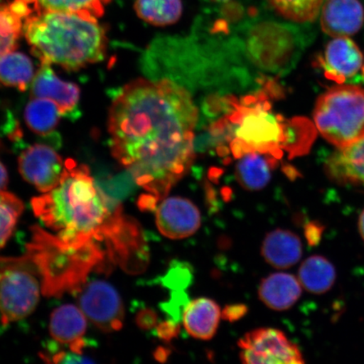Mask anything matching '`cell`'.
Here are the masks:
<instances>
[{"mask_svg": "<svg viewBox=\"0 0 364 364\" xmlns=\"http://www.w3.org/2000/svg\"><path fill=\"white\" fill-rule=\"evenodd\" d=\"M198 119L191 94L175 81L131 82L109 111L113 156L159 201L193 165Z\"/></svg>", "mask_w": 364, "mask_h": 364, "instance_id": "1", "label": "cell"}, {"mask_svg": "<svg viewBox=\"0 0 364 364\" xmlns=\"http://www.w3.org/2000/svg\"><path fill=\"white\" fill-rule=\"evenodd\" d=\"M35 215L63 242L84 245L97 242L107 247L125 217L119 203L105 195L95 184L89 168L73 159L55 188L31 200Z\"/></svg>", "mask_w": 364, "mask_h": 364, "instance_id": "2", "label": "cell"}, {"mask_svg": "<svg viewBox=\"0 0 364 364\" xmlns=\"http://www.w3.org/2000/svg\"><path fill=\"white\" fill-rule=\"evenodd\" d=\"M229 102V115L213 124L211 133L223 134L230 141L235 159L257 152L279 159L284 149L296 156L306 151L315 138V127L311 122L304 118L290 122L276 115L264 94L250 95L241 102L233 98Z\"/></svg>", "mask_w": 364, "mask_h": 364, "instance_id": "3", "label": "cell"}, {"mask_svg": "<svg viewBox=\"0 0 364 364\" xmlns=\"http://www.w3.org/2000/svg\"><path fill=\"white\" fill-rule=\"evenodd\" d=\"M23 33L41 61L68 70L102 61L106 55V31L97 18L65 12H33L24 21Z\"/></svg>", "mask_w": 364, "mask_h": 364, "instance_id": "4", "label": "cell"}, {"mask_svg": "<svg viewBox=\"0 0 364 364\" xmlns=\"http://www.w3.org/2000/svg\"><path fill=\"white\" fill-rule=\"evenodd\" d=\"M26 256L42 277L43 293L48 297L80 292L91 271L108 269L101 245H68L38 226L33 229Z\"/></svg>", "mask_w": 364, "mask_h": 364, "instance_id": "5", "label": "cell"}, {"mask_svg": "<svg viewBox=\"0 0 364 364\" xmlns=\"http://www.w3.org/2000/svg\"><path fill=\"white\" fill-rule=\"evenodd\" d=\"M316 129L327 142L343 149L364 138V88L338 85L318 97Z\"/></svg>", "mask_w": 364, "mask_h": 364, "instance_id": "6", "label": "cell"}, {"mask_svg": "<svg viewBox=\"0 0 364 364\" xmlns=\"http://www.w3.org/2000/svg\"><path fill=\"white\" fill-rule=\"evenodd\" d=\"M255 66L272 74H282L294 68L304 51L301 33L293 26L263 22L252 26L245 43H240Z\"/></svg>", "mask_w": 364, "mask_h": 364, "instance_id": "7", "label": "cell"}, {"mask_svg": "<svg viewBox=\"0 0 364 364\" xmlns=\"http://www.w3.org/2000/svg\"><path fill=\"white\" fill-rule=\"evenodd\" d=\"M26 256L7 258L0 272V331L28 317L38 306L40 286Z\"/></svg>", "mask_w": 364, "mask_h": 364, "instance_id": "8", "label": "cell"}, {"mask_svg": "<svg viewBox=\"0 0 364 364\" xmlns=\"http://www.w3.org/2000/svg\"><path fill=\"white\" fill-rule=\"evenodd\" d=\"M241 362L249 364H298L304 360L297 346L279 330L261 328L239 341Z\"/></svg>", "mask_w": 364, "mask_h": 364, "instance_id": "9", "label": "cell"}, {"mask_svg": "<svg viewBox=\"0 0 364 364\" xmlns=\"http://www.w3.org/2000/svg\"><path fill=\"white\" fill-rule=\"evenodd\" d=\"M80 292L81 311L93 325L104 332L122 328L124 306L120 294L112 284L95 280L82 287Z\"/></svg>", "mask_w": 364, "mask_h": 364, "instance_id": "10", "label": "cell"}, {"mask_svg": "<svg viewBox=\"0 0 364 364\" xmlns=\"http://www.w3.org/2000/svg\"><path fill=\"white\" fill-rule=\"evenodd\" d=\"M65 162L55 150L45 144H34L23 151L19 158V171L23 178L46 193L60 182Z\"/></svg>", "mask_w": 364, "mask_h": 364, "instance_id": "11", "label": "cell"}, {"mask_svg": "<svg viewBox=\"0 0 364 364\" xmlns=\"http://www.w3.org/2000/svg\"><path fill=\"white\" fill-rule=\"evenodd\" d=\"M156 225L161 233L172 240L189 237L201 226V213L190 200L181 197L164 199L156 209Z\"/></svg>", "mask_w": 364, "mask_h": 364, "instance_id": "12", "label": "cell"}, {"mask_svg": "<svg viewBox=\"0 0 364 364\" xmlns=\"http://www.w3.org/2000/svg\"><path fill=\"white\" fill-rule=\"evenodd\" d=\"M321 11V28L331 38H350L363 26L364 9L359 0H326Z\"/></svg>", "mask_w": 364, "mask_h": 364, "instance_id": "13", "label": "cell"}, {"mask_svg": "<svg viewBox=\"0 0 364 364\" xmlns=\"http://www.w3.org/2000/svg\"><path fill=\"white\" fill-rule=\"evenodd\" d=\"M327 78L341 82L353 78L364 68V58L350 38H336L326 45L321 60Z\"/></svg>", "mask_w": 364, "mask_h": 364, "instance_id": "14", "label": "cell"}, {"mask_svg": "<svg viewBox=\"0 0 364 364\" xmlns=\"http://www.w3.org/2000/svg\"><path fill=\"white\" fill-rule=\"evenodd\" d=\"M34 98L48 99L57 104L62 116L74 114L80 101V91L75 84L59 79L51 63L42 62L31 85Z\"/></svg>", "mask_w": 364, "mask_h": 364, "instance_id": "15", "label": "cell"}, {"mask_svg": "<svg viewBox=\"0 0 364 364\" xmlns=\"http://www.w3.org/2000/svg\"><path fill=\"white\" fill-rule=\"evenodd\" d=\"M325 171L336 184L364 189V138L331 154Z\"/></svg>", "mask_w": 364, "mask_h": 364, "instance_id": "16", "label": "cell"}, {"mask_svg": "<svg viewBox=\"0 0 364 364\" xmlns=\"http://www.w3.org/2000/svg\"><path fill=\"white\" fill-rule=\"evenodd\" d=\"M262 254L277 269H286L299 262L303 255L301 240L289 230H275L263 240Z\"/></svg>", "mask_w": 364, "mask_h": 364, "instance_id": "17", "label": "cell"}, {"mask_svg": "<svg viewBox=\"0 0 364 364\" xmlns=\"http://www.w3.org/2000/svg\"><path fill=\"white\" fill-rule=\"evenodd\" d=\"M299 279L289 273H273L262 279L258 295L263 304L273 311H286L294 306L301 296Z\"/></svg>", "mask_w": 364, "mask_h": 364, "instance_id": "18", "label": "cell"}, {"mask_svg": "<svg viewBox=\"0 0 364 364\" xmlns=\"http://www.w3.org/2000/svg\"><path fill=\"white\" fill-rule=\"evenodd\" d=\"M221 316L220 308L213 300L199 298L188 303L183 313L186 331L195 338L209 340L215 335Z\"/></svg>", "mask_w": 364, "mask_h": 364, "instance_id": "19", "label": "cell"}, {"mask_svg": "<svg viewBox=\"0 0 364 364\" xmlns=\"http://www.w3.org/2000/svg\"><path fill=\"white\" fill-rule=\"evenodd\" d=\"M33 12L30 0L0 4V58L16 49L23 31V21Z\"/></svg>", "mask_w": 364, "mask_h": 364, "instance_id": "20", "label": "cell"}, {"mask_svg": "<svg viewBox=\"0 0 364 364\" xmlns=\"http://www.w3.org/2000/svg\"><path fill=\"white\" fill-rule=\"evenodd\" d=\"M87 322L85 314L73 304H65L52 313L49 331L57 343L70 346L83 339Z\"/></svg>", "mask_w": 364, "mask_h": 364, "instance_id": "21", "label": "cell"}, {"mask_svg": "<svg viewBox=\"0 0 364 364\" xmlns=\"http://www.w3.org/2000/svg\"><path fill=\"white\" fill-rule=\"evenodd\" d=\"M235 176L243 188L250 191L263 189L271 179V171L277 159L267 154L252 152L238 159Z\"/></svg>", "mask_w": 364, "mask_h": 364, "instance_id": "22", "label": "cell"}, {"mask_svg": "<svg viewBox=\"0 0 364 364\" xmlns=\"http://www.w3.org/2000/svg\"><path fill=\"white\" fill-rule=\"evenodd\" d=\"M336 279L333 264L321 256L307 258L299 267V283L304 289L312 294L328 292L335 284Z\"/></svg>", "mask_w": 364, "mask_h": 364, "instance_id": "23", "label": "cell"}, {"mask_svg": "<svg viewBox=\"0 0 364 364\" xmlns=\"http://www.w3.org/2000/svg\"><path fill=\"white\" fill-rule=\"evenodd\" d=\"M134 8L140 19L156 26L175 24L183 11L181 0H136Z\"/></svg>", "mask_w": 364, "mask_h": 364, "instance_id": "24", "label": "cell"}, {"mask_svg": "<svg viewBox=\"0 0 364 364\" xmlns=\"http://www.w3.org/2000/svg\"><path fill=\"white\" fill-rule=\"evenodd\" d=\"M33 65L24 53L11 52L0 58V83L25 90L33 79Z\"/></svg>", "mask_w": 364, "mask_h": 364, "instance_id": "25", "label": "cell"}, {"mask_svg": "<svg viewBox=\"0 0 364 364\" xmlns=\"http://www.w3.org/2000/svg\"><path fill=\"white\" fill-rule=\"evenodd\" d=\"M62 116L56 103L48 99L34 98L27 105L25 118L35 134L48 135L56 129Z\"/></svg>", "mask_w": 364, "mask_h": 364, "instance_id": "26", "label": "cell"}, {"mask_svg": "<svg viewBox=\"0 0 364 364\" xmlns=\"http://www.w3.org/2000/svg\"><path fill=\"white\" fill-rule=\"evenodd\" d=\"M109 0H31L33 12L53 11L79 14L98 18L104 13Z\"/></svg>", "mask_w": 364, "mask_h": 364, "instance_id": "27", "label": "cell"}, {"mask_svg": "<svg viewBox=\"0 0 364 364\" xmlns=\"http://www.w3.org/2000/svg\"><path fill=\"white\" fill-rule=\"evenodd\" d=\"M285 19L306 23L316 19L325 0H268Z\"/></svg>", "mask_w": 364, "mask_h": 364, "instance_id": "28", "label": "cell"}, {"mask_svg": "<svg viewBox=\"0 0 364 364\" xmlns=\"http://www.w3.org/2000/svg\"><path fill=\"white\" fill-rule=\"evenodd\" d=\"M24 204L16 196L0 191V249L7 243L13 234Z\"/></svg>", "mask_w": 364, "mask_h": 364, "instance_id": "29", "label": "cell"}, {"mask_svg": "<svg viewBox=\"0 0 364 364\" xmlns=\"http://www.w3.org/2000/svg\"><path fill=\"white\" fill-rule=\"evenodd\" d=\"M191 279L192 274L188 266L177 262L163 277L162 284L172 291H185L189 286Z\"/></svg>", "mask_w": 364, "mask_h": 364, "instance_id": "30", "label": "cell"}, {"mask_svg": "<svg viewBox=\"0 0 364 364\" xmlns=\"http://www.w3.org/2000/svg\"><path fill=\"white\" fill-rule=\"evenodd\" d=\"M189 301L188 295L184 291H174L171 294L169 301L163 304L161 308L169 318L168 320L178 323L181 318L183 316L185 309L188 306Z\"/></svg>", "mask_w": 364, "mask_h": 364, "instance_id": "31", "label": "cell"}, {"mask_svg": "<svg viewBox=\"0 0 364 364\" xmlns=\"http://www.w3.org/2000/svg\"><path fill=\"white\" fill-rule=\"evenodd\" d=\"M48 353H41V357L46 362L54 363H93V359L83 354H78L74 352L57 351L54 352L52 350H48Z\"/></svg>", "mask_w": 364, "mask_h": 364, "instance_id": "32", "label": "cell"}, {"mask_svg": "<svg viewBox=\"0 0 364 364\" xmlns=\"http://www.w3.org/2000/svg\"><path fill=\"white\" fill-rule=\"evenodd\" d=\"M135 321L139 328L149 331L156 327L158 316L156 311L151 309H144L136 314Z\"/></svg>", "mask_w": 364, "mask_h": 364, "instance_id": "33", "label": "cell"}, {"mask_svg": "<svg viewBox=\"0 0 364 364\" xmlns=\"http://www.w3.org/2000/svg\"><path fill=\"white\" fill-rule=\"evenodd\" d=\"M180 331L178 323L167 320L156 326V332L159 338L165 341H171L176 338Z\"/></svg>", "mask_w": 364, "mask_h": 364, "instance_id": "34", "label": "cell"}, {"mask_svg": "<svg viewBox=\"0 0 364 364\" xmlns=\"http://www.w3.org/2000/svg\"><path fill=\"white\" fill-rule=\"evenodd\" d=\"M323 232H324V226L320 223L309 222L304 228V235H306L309 245L314 247L320 242Z\"/></svg>", "mask_w": 364, "mask_h": 364, "instance_id": "35", "label": "cell"}, {"mask_svg": "<svg viewBox=\"0 0 364 364\" xmlns=\"http://www.w3.org/2000/svg\"><path fill=\"white\" fill-rule=\"evenodd\" d=\"M247 311L248 308L245 304H232V306H228L224 309L222 317L228 321L235 322L245 316Z\"/></svg>", "mask_w": 364, "mask_h": 364, "instance_id": "36", "label": "cell"}, {"mask_svg": "<svg viewBox=\"0 0 364 364\" xmlns=\"http://www.w3.org/2000/svg\"><path fill=\"white\" fill-rule=\"evenodd\" d=\"M8 184V172L6 168L0 162V191L6 188Z\"/></svg>", "mask_w": 364, "mask_h": 364, "instance_id": "37", "label": "cell"}, {"mask_svg": "<svg viewBox=\"0 0 364 364\" xmlns=\"http://www.w3.org/2000/svg\"><path fill=\"white\" fill-rule=\"evenodd\" d=\"M358 230L363 240L364 241V209L358 218Z\"/></svg>", "mask_w": 364, "mask_h": 364, "instance_id": "38", "label": "cell"}, {"mask_svg": "<svg viewBox=\"0 0 364 364\" xmlns=\"http://www.w3.org/2000/svg\"><path fill=\"white\" fill-rule=\"evenodd\" d=\"M167 350L164 348H159L157 350L156 353V358L158 359V360L163 362L165 361V359L168 356Z\"/></svg>", "mask_w": 364, "mask_h": 364, "instance_id": "39", "label": "cell"}, {"mask_svg": "<svg viewBox=\"0 0 364 364\" xmlns=\"http://www.w3.org/2000/svg\"><path fill=\"white\" fill-rule=\"evenodd\" d=\"M212 1H215V2H226V1H229V0H212Z\"/></svg>", "mask_w": 364, "mask_h": 364, "instance_id": "40", "label": "cell"}]
</instances>
